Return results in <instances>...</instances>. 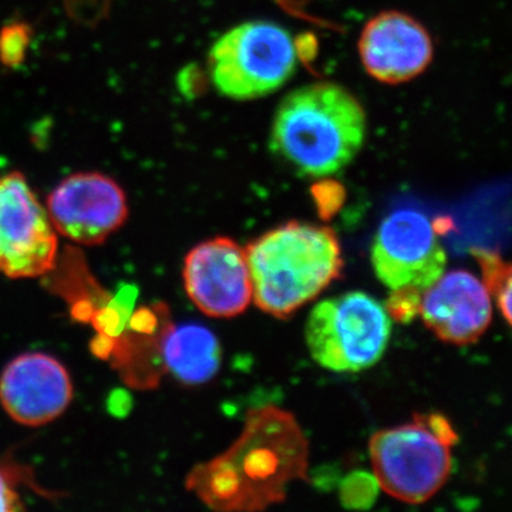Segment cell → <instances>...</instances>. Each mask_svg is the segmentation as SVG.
<instances>
[{"instance_id": "1", "label": "cell", "mask_w": 512, "mask_h": 512, "mask_svg": "<svg viewBox=\"0 0 512 512\" xmlns=\"http://www.w3.org/2000/svg\"><path fill=\"white\" fill-rule=\"evenodd\" d=\"M309 441L292 413L274 406L249 410L231 447L195 468L188 487L218 511L255 512L286 500L295 481H308Z\"/></svg>"}, {"instance_id": "2", "label": "cell", "mask_w": 512, "mask_h": 512, "mask_svg": "<svg viewBox=\"0 0 512 512\" xmlns=\"http://www.w3.org/2000/svg\"><path fill=\"white\" fill-rule=\"evenodd\" d=\"M360 101L340 84L316 82L293 90L279 104L269 148L296 173L335 175L357 157L366 140Z\"/></svg>"}, {"instance_id": "3", "label": "cell", "mask_w": 512, "mask_h": 512, "mask_svg": "<svg viewBox=\"0 0 512 512\" xmlns=\"http://www.w3.org/2000/svg\"><path fill=\"white\" fill-rule=\"evenodd\" d=\"M252 301L284 319L325 291L342 274V248L332 228L286 222L245 248Z\"/></svg>"}, {"instance_id": "4", "label": "cell", "mask_w": 512, "mask_h": 512, "mask_svg": "<svg viewBox=\"0 0 512 512\" xmlns=\"http://www.w3.org/2000/svg\"><path fill=\"white\" fill-rule=\"evenodd\" d=\"M457 440L440 413L414 414L410 423L377 431L369 443L377 484L403 503H426L450 477Z\"/></svg>"}, {"instance_id": "5", "label": "cell", "mask_w": 512, "mask_h": 512, "mask_svg": "<svg viewBox=\"0 0 512 512\" xmlns=\"http://www.w3.org/2000/svg\"><path fill=\"white\" fill-rule=\"evenodd\" d=\"M298 43L282 26L251 20L224 33L211 47L208 70L215 89L235 101L275 93L295 73Z\"/></svg>"}, {"instance_id": "6", "label": "cell", "mask_w": 512, "mask_h": 512, "mask_svg": "<svg viewBox=\"0 0 512 512\" xmlns=\"http://www.w3.org/2000/svg\"><path fill=\"white\" fill-rule=\"evenodd\" d=\"M392 319L382 303L363 292L325 299L312 309L305 336L311 356L332 372L375 366L389 346Z\"/></svg>"}, {"instance_id": "7", "label": "cell", "mask_w": 512, "mask_h": 512, "mask_svg": "<svg viewBox=\"0 0 512 512\" xmlns=\"http://www.w3.org/2000/svg\"><path fill=\"white\" fill-rule=\"evenodd\" d=\"M370 255L377 278L390 291L423 295L446 271V249L433 222L416 208H400L384 218Z\"/></svg>"}, {"instance_id": "8", "label": "cell", "mask_w": 512, "mask_h": 512, "mask_svg": "<svg viewBox=\"0 0 512 512\" xmlns=\"http://www.w3.org/2000/svg\"><path fill=\"white\" fill-rule=\"evenodd\" d=\"M57 232L22 173L0 177V274L39 278L55 268Z\"/></svg>"}, {"instance_id": "9", "label": "cell", "mask_w": 512, "mask_h": 512, "mask_svg": "<svg viewBox=\"0 0 512 512\" xmlns=\"http://www.w3.org/2000/svg\"><path fill=\"white\" fill-rule=\"evenodd\" d=\"M46 211L57 234L94 247L104 244L127 221V195L109 175L74 173L50 192Z\"/></svg>"}, {"instance_id": "10", "label": "cell", "mask_w": 512, "mask_h": 512, "mask_svg": "<svg viewBox=\"0 0 512 512\" xmlns=\"http://www.w3.org/2000/svg\"><path fill=\"white\" fill-rule=\"evenodd\" d=\"M183 279L188 298L210 318H234L252 301L247 252L231 238L208 239L192 248Z\"/></svg>"}, {"instance_id": "11", "label": "cell", "mask_w": 512, "mask_h": 512, "mask_svg": "<svg viewBox=\"0 0 512 512\" xmlns=\"http://www.w3.org/2000/svg\"><path fill=\"white\" fill-rule=\"evenodd\" d=\"M72 399V376L60 360L46 353H23L0 375V404L22 426L52 423L66 412Z\"/></svg>"}, {"instance_id": "12", "label": "cell", "mask_w": 512, "mask_h": 512, "mask_svg": "<svg viewBox=\"0 0 512 512\" xmlns=\"http://www.w3.org/2000/svg\"><path fill=\"white\" fill-rule=\"evenodd\" d=\"M357 49L366 73L384 84L416 79L426 72L434 56L429 30L413 16L396 10L370 19Z\"/></svg>"}, {"instance_id": "13", "label": "cell", "mask_w": 512, "mask_h": 512, "mask_svg": "<svg viewBox=\"0 0 512 512\" xmlns=\"http://www.w3.org/2000/svg\"><path fill=\"white\" fill-rule=\"evenodd\" d=\"M419 315L443 342L476 343L493 320V299L483 281L457 269L441 275L421 296Z\"/></svg>"}, {"instance_id": "14", "label": "cell", "mask_w": 512, "mask_h": 512, "mask_svg": "<svg viewBox=\"0 0 512 512\" xmlns=\"http://www.w3.org/2000/svg\"><path fill=\"white\" fill-rule=\"evenodd\" d=\"M163 359L168 372L181 383L204 384L220 370V340L197 323L175 326L163 340Z\"/></svg>"}, {"instance_id": "15", "label": "cell", "mask_w": 512, "mask_h": 512, "mask_svg": "<svg viewBox=\"0 0 512 512\" xmlns=\"http://www.w3.org/2000/svg\"><path fill=\"white\" fill-rule=\"evenodd\" d=\"M471 254L483 272L481 281L490 293L491 299L497 303L505 322L511 325V265L497 252L488 249H473Z\"/></svg>"}, {"instance_id": "16", "label": "cell", "mask_w": 512, "mask_h": 512, "mask_svg": "<svg viewBox=\"0 0 512 512\" xmlns=\"http://www.w3.org/2000/svg\"><path fill=\"white\" fill-rule=\"evenodd\" d=\"M32 30L26 23L15 22L0 30V62L8 67L19 66L28 52Z\"/></svg>"}, {"instance_id": "17", "label": "cell", "mask_w": 512, "mask_h": 512, "mask_svg": "<svg viewBox=\"0 0 512 512\" xmlns=\"http://www.w3.org/2000/svg\"><path fill=\"white\" fill-rule=\"evenodd\" d=\"M421 296L423 295L409 291H392L389 301L386 302L390 319L409 322L419 315Z\"/></svg>"}, {"instance_id": "18", "label": "cell", "mask_w": 512, "mask_h": 512, "mask_svg": "<svg viewBox=\"0 0 512 512\" xmlns=\"http://www.w3.org/2000/svg\"><path fill=\"white\" fill-rule=\"evenodd\" d=\"M23 510L22 500L13 488L8 474L0 468V512H15Z\"/></svg>"}]
</instances>
